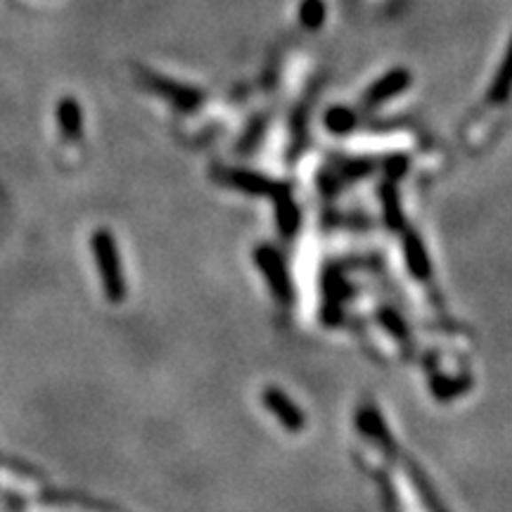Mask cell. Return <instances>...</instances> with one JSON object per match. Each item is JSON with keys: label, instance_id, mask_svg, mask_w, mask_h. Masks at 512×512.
Wrapping results in <instances>:
<instances>
[{"label": "cell", "instance_id": "cell-1", "mask_svg": "<svg viewBox=\"0 0 512 512\" xmlns=\"http://www.w3.org/2000/svg\"><path fill=\"white\" fill-rule=\"evenodd\" d=\"M93 252L95 259L100 264V275L105 282V292L112 302H122L126 285H123L122 261H119V252H116L114 238L107 231H100L93 235Z\"/></svg>", "mask_w": 512, "mask_h": 512}, {"label": "cell", "instance_id": "cell-2", "mask_svg": "<svg viewBox=\"0 0 512 512\" xmlns=\"http://www.w3.org/2000/svg\"><path fill=\"white\" fill-rule=\"evenodd\" d=\"M256 264H259L261 273L266 275L268 282H271L275 296L282 299V302H289L292 299V288H289L288 268H285L280 254L275 252L273 247H259L256 249Z\"/></svg>", "mask_w": 512, "mask_h": 512}, {"label": "cell", "instance_id": "cell-3", "mask_svg": "<svg viewBox=\"0 0 512 512\" xmlns=\"http://www.w3.org/2000/svg\"><path fill=\"white\" fill-rule=\"evenodd\" d=\"M408 83H411V74L406 72V69H394V72H390L387 76H382V79L375 81V83L370 86L363 105H366V107H377V105L391 100L394 95L404 93Z\"/></svg>", "mask_w": 512, "mask_h": 512}, {"label": "cell", "instance_id": "cell-4", "mask_svg": "<svg viewBox=\"0 0 512 512\" xmlns=\"http://www.w3.org/2000/svg\"><path fill=\"white\" fill-rule=\"evenodd\" d=\"M264 404L275 413V418L280 420V425H285L292 432H299L303 427V415L292 401H289L280 390H266L264 391Z\"/></svg>", "mask_w": 512, "mask_h": 512}, {"label": "cell", "instance_id": "cell-5", "mask_svg": "<svg viewBox=\"0 0 512 512\" xmlns=\"http://www.w3.org/2000/svg\"><path fill=\"white\" fill-rule=\"evenodd\" d=\"M225 183H231L245 193H252V195H280V193H285V188L275 185L273 181H268L264 176L249 174V171H231V174H225Z\"/></svg>", "mask_w": 512, "mask_h": 512}, {"label": "cell", "instance_id": "cell-6", "mask_svg": "<svg viewBox=\"0 0 512 512\" xmlns=\"http://www.w3.org/2000/svg\"><path fill=\"white\" fill-rule=\"evenodd\" d=\"M152 83H154V88H157L159 93H164V98H169L174 105H178V107L183 109L195 107L197 102H200V93L188 86H178L174 81H159V79H154Z\"/></svg>", "mask_w": 512, "mask_h": 512}, {"label": "cell", "instance_id": "cell-7", "mask_svg": "<svg viewBox=\"0 0 512 512\" xmlns=\"http://www.w3.org/2000/svg\"><path fill=\"white\" fill-rule=\"evenodd\" d=\"M510 93H512V45L510 51H508V55H505L503 65L498 69L496 81L491 83L489 100L493 102V105H500V102H505L510 98Z\"/></svg>", "mask_w": 512, "mask_h": 512}, {"label": "cell", "instance_id": "cell-8", "mask_svg": "<svg viewBox=\"0 0 512 512\" xmlns=\"http://www.w3.org/2000/svg\"><path fill=\"white\" fill-rule=\"evenodd\" d=\"M406 259L411 266L415 278H427L429 275V256H427L425 247L415 235H406Z\"/></svg>", "mask_w": 512, "mask_h": 512}, {"label": "cell", "instance_id": "cell-9", "mask_svg": "<svg viewBox=\"0 0 512 512\" xmlns=\"http://www.w3.org/2000/svg\"><path fill=\"white\" fill-rule=\"evenodd\" d=\"M59 126L65 130V136L69 138H79L81 136V107L79 102L74 100H62L59 102Z\"/></svg>", "mask_w": 512, "mask_h": 512}, {"label": "cell", "instance_id": "cell-10", "mask_svg": "<svg viewBox=\"0 0 512 512\" xmlns=\"http://www.w3.org/2000/svg\"><path fill=\"white\" fill-rule=\"evenodd\" d=\"M278 224H280L282 235H292L299 225V211L292 202H289L288 193L278 195Z\"/></svg>", "mask_w": 512, "mask_h": 512}, {"label": "cell", "instance_id": "cell-11", "mask_svg": "<svg viewBox=\"0 0 512 512\" xmlns=\"http://www.w3.org/2000/svg\"><path fill=\"white\" fill-rule=\"evenodd\" d=\"M299 20L306 29H318L325 22V3L323 0H302L299 5Z\"/></svg>", "mask_w": 512, "mask_h": 512}, {"label": "cell", "instance_id": "cell-12", "mask_svg": "<svg viewBox=\"0 0 512 512\" xmlns=\"http://www.w3.org/2000/svg\"><path fill=\"white\" fill-rule=\"evenodd\" d=\"M325 123H327V129L335 130V133H347L349 129H354L356 119L349 109L332 107L330 112H327V116H325Z\"/></svg>", "mask_w": 512, "mask_h": 512}, {"label": "cell", "instance_id": "cell-13", "mask_svg": "<svg viewBox=\"0 0 512 512\" xmlns=\"http://www.w3.org/2000/svg\"><path fill=\"white\" fill-rule=\"evenodd\" d=\"M382 202H384V214H387V224L394 228V231H398V225H401V204H398V195L397 190L391 188V185H387L382 193Z\"/></svg>", "mask_w": 512, "mask_h": 512}, {"label": "cell", "instance_id": "cell-14", "mask_svg": "<svg viewBox=\"0 0 512 512\" xmlns=\"http://www.w3.org/2000/svg\"><path fill=\"white\" fill-rule=\"evenodd\" d=\"M358 425L366 429V432L373 437V439H377V441H382V444H387V429H384V425H382V420L377 418L375 413H370V411H363V413H358Z\"/></svg>", "mask_w": 512, "mask_h": 512}, {"label": "cell", "instance_id": "cell-15", "mask_svg": "<svg viewBox=\"0 0 512 512\" xmlns=\"http://www.w3.org/2000/svg\"><path fill=\"white\" fill-rule=\"evenodd\" d=\"M469 387V380H462V382H455V380H439V382H434V391L439 394L441 398H451L455 394H461Z\"/></svg>", "mask_w": 512, "mask_h": 512}, {"label": "cell", "instance_id": "cell-16", "mask_svg": "<svg viewBox=\"0 0 512 512\" xmlns=\"http://www.w3.org/2000/svg\"><path fill=\"white\" fill-rule=\"evenodd\" d=\"M382 320H384V327H390L397 337L406 339V327L401 325V318H397L394 313H390V311H384L382 313Z\"/></svg>", "mask_w": 512, "mask_h": 512}]
</instances>
